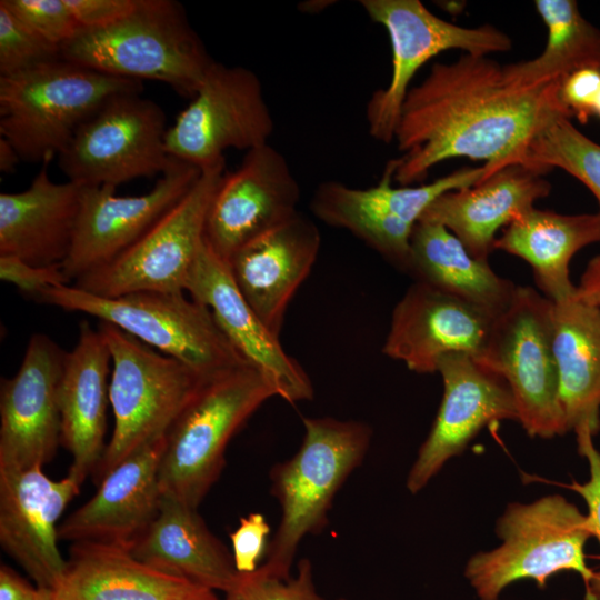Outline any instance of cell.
<instances>
[{
    "label": "cell",
    "instance_id": "cell-1",
    "mask_svg": "<svg viewBox=\"0 0 600 600\" xmlns=\"http://www.w3.org/2000/svg\"><path fill=\"white\" fill-rule=\"evenodd\" d=\"M559 82L517 88L488 56L436 62L403 101L394 140V181L411 186L451 158L484 160L488 177L521 162L531 140L558 117L572 119Z\"/></svg>",
    "mask_w": 600,
    "mask_h": 600
},
{
    "label": "cell",
    "instance_id": "cell-2",
    "mask_svg": "<svg viewBox=\"0 0 600 600\" xmlns=\"http://www.w3.org/2000/svg\"><path fill=\"white\" fill-rule=\"evenodd\" d=\"M61 59L124 79L169 84L192 98L214 60L173 0H139L122 20L81 29L63 44Z\"/></svg>",
    "mask_w": 600,
    "mask_h": 600
},
{
    "label": "cell",
    "instance_id": "cell-3",
    "mask_svg": "<svg viewBox=\"0 0 600 600\" xmlns=\"http://www.w3.org/2000/svg\"><path fill=\"white\" fill-rule=\"evenodd\" d=\"M496 534L500 544L474 553L464 567V578L480 600H499L520 580H533L543 589L562 571L578 573L588 592L594 571L584 550L592 528L587 513L563 496L509 503L496 522Z\"/></svg>",
    "mask_w": 600,
    "mask_h": 600
},
{
    "label": "cell",
    "instance_id": "cell-4",
    "mask_svg": "<svg viewBox=\"0 0 600 600\" xmlns=\"http://www.w3.org/2000/svg\"><path fill=\"white\" fill-rule=\"evenodd\" d=\"M272 397L276 390L250 363L204 377L166 434L162 494L198 509L220 477L229 441Z\"/></svg>",
    "mask_w": 600,
    "mask_h": 600
},
{
    "label": "cell",
    "instance_id": "cell-5",
    "mask_svg": "<svg viewBox=\"0 0 600 600\" xmlns=\"http://www.w3.org/2000/svg\"><path fill=\"white\" fill-rule=\"evenodd\" d=\"M302 421L304 437L299 450L270 473L281 518L261 567L281 577L290 576L301 540L327 526L336 493L362 462L372 437L370 426L361 421L330 417Z\"/></svg>",
    "mask_w": 600,
    "mask_h": 600
},
{
    "label": "cell",
    "instance_id": "cell-6",
    "mask_svg": "<svg viewBox=\"0 0 600 600\" xmlns=\"http://www.w3.org/2000/svg\"><path fill=\"white\" fill-rule=\"evenodd\" d=\"M142 81L58 59L0 76V134L21 161L61 153L78 129L109 99L141 92Z\"/></svg>",
    "mask_w": 600,
    "mask_h": 600
},
{
    "label": "cell",
    "instance_id": "cell-7",
    "mask_svg": "<svg viewBox=\"0 0 600 600\" xmlns=\"http://www.w3.org/2000/svg\"><path fill=\"white\" fill-rule=\"evenodd\" d=\"M183 292L140 291L104 298L63 284L49 288L38 301L97 317L201 377L249 363L220 329L211 310Z\"/></svg>",
    "mask_w": 600,
    "mask_h": 600
},
{
    "label": "cell",
    "instance_id": "cell-8",
    "mask_svg": "<svg viewBox=\"0 0 600 600\" xmlns=\"http://www.w3.org/2000/svg\"><path fill=\"white\" fill-rule=\"evenodd\" d=\"M98 330L111 354L114 429L91 474L97 486L124 459L164 438L204 378L113 324L101 322Z\"/></svg>",
    "mask_w": 600,
    "mask_h": 600
},
{
    "label": "cell",
    "instance_id": "cell-9",
    "mask_svg": "<svg viewBox=\"0 0 600 600\" xmlns=\"http://www.w3.org/2000/svg\"><path fill=\"white\" fill-rule=\"evenodd\" d=\"M553 307L540 291L517 286L477 358L504 379L518 422L532 438L551 439L569 432L553 352Z\"/></svg>",
    "mask_w": 600,
    "mask_h": 600
},
{
    "label": "cell",
    "instance_id": "cell-10",
    "mask_svg": "<svg viewBox=\"0 0 600 600\" xmlns=\"http://www.w3.org/2000/svg\"><path fill=\"white\" fill-rule=\"evenodd\" d=\"M224 166L222 160L201 170L187 193L139 240L109 263L76 280L74 287L104 298L140 291H186Z\"/></svg>",
    "mask_w": 600,
    "mask_h": 600
},
{
    "label": "cell",
    "instance_id": "cell-11",
    "mask_svg": "<svg viewBox=\"0 0 600 600\" xmlns=\"http://www.w3.org/2000/svg\"><path fill=\"white\" fill-rule=\"evenodd\" d=\"M368 17L388 32L392 48V71L388 86L369 99L366 109L372 138L394 140L403 101L419 69L440 52L460 49L489 56L509 51L510 37L491 24L464 28L432 13L419 0H361Z\"/></svg>",
    "mask_w": 600,
    "mask_h": 600
},
{
    "label": "cell",
    "instance_id": "cell-12",
    "mask_svg": "<svg viewBox=\"0 0 600 600\" xmlns=\"http://www.w3.org/2000/svg\"><path fill=\"white\" fill-rule=\"evenodd\" d=\"M396 159L384 167L379 182L358 189L339 181L321 182L310 208L322 222L344 229L404 271L410 240L427 208L441 194L472 187L488 177L486 164L461 169L419 186L393 187Z\"/></svg>",
    "mask_w": 600,
    "mask_h": 600
},
{
    "label": "cell",
    "instance_id": "cell-13",
    "mask_svg": "<svg viewBox=\"0 0 600 600\" xmlns=\"http://www.w3.org/2000/svg\"><path fill=\"white\" fill-rule=\"evenodd\" d=\"M167 117L139 92L109 99L58 154L68 181L116 187L163 173L173 158L166 150Z\"/></svg>",
    "mask_w": 600,
    "mask_h": 600
},
{
    "label": "cell",
    "instance_id": "cell-14",
    "mask_svg": "<svg viewBox=\"0 0 600 600\" xmlns=\"http://www.w3.org/2000/svg\"><path fill=\"white\" fill-rule=\"evenodd\" d=\"M274 121L258 76L214 61L189 106L166 134L172 158L200 170L224 160L227 149L249 151L269 143Z\"/></svg>",
    "mask_w": 600,
    "mask_h": 600
},
{
    "label": "cell",
    "instance_id": "cell-15",
    "mask_svg": "<svg viewBox=\"0 0 600 600\" xmlns=\"http://www.w3.org/2000/svg\"><path fill=\"white\" fill-rule=\"evenodd\" d=\"M437 372L443 383L442 400L432 427L407 476V489L420 492L453 457L488 424L518 421L512 393L504 379L476 357L444 354Z\"/></svg>",
    "mask_w": 600,
    "mask_h": 600
},
{
    "label": "cell",
    "instance_id": "cell-16",
    "mask_svg": "<svg viewBox=\"0 0 600 600\" xmlns=\"http://www.w3.org/2000/svg\"><path fill=\"white\" fill-rule=\"evenodd\" d=\"M301 190L283 154L267 143L223 172L211 200L204 240L224 262L244 244L297 216Z\"/></svg>",
    "mask_w": 600,
    "mask_h": 600
},
{
    "label": "cell",
    "instance_id": "cell-17",
    "mask_svg": "<svg viewBox=\"0 0 600 600\" xmlns=\"http://www.w3.org/2000/svg\"><path fill=\"white\" fill-rule=\"evenodd\" d=\"M196 166L173 158L153 188L116 196V187H83L70 252L62 263L69 281L109 263L139 240L200 177Z\"/></svg>",
    "mask_w": 600,
    "mask_h": 600
},
{
    "label": "cell",
    "instance_id": "cell-18",
    "mask_svg": "<svg viewBox=\"0 0 600 600\" xmlns=\"http://www.w3.org/2000/svg\"><path fill=\"white\" fill-rule=\"evenodd\" d=\"M67 352L49 337L30 338L17 373L1 381L0 469L43 467L61 443L58 387Z\"/></svg>",
    "mask_w": 600,
    "mask_h": 600
},
{
    "label": "cell",
    "instance_id": "cell-19",
    "mask_svg": "<svg viewBox=\"0 0 600 600\" xmlns=\"http://www.w3.org/2000/svg\"><path fill=\"white\" fill-rule=\"evenodd\" d=\"M80 486L68 474L52 480L41 467L0 469V544L38 588L56 589L66 572L57 522Z\"/></svg>",
    "mask_w": 600,
    "mask_h": 600
},
{
    "label": "cell",
    "instance_id": "cell-20",
    "mask_svg": "<svg viewBox=\"0 0 600 600\" xmlns=\"http://www.w3.org/2000/svg\"><path fill=\"white\" fill-rule=\"evenodd\" d=\"M184 290L211 310L232 346L268 379L277 397L290 403L313 398V386L304 369L257 316L237 288L228 263L204 239Z\"/></svg>",
    "mask_w": 600,
    "mask_h": 600
},
{
    "label": "cell",
    "instance_id": "cell-21",
    "mask_svg": "<svg viewBox=\"0 0 600 600\" xmlns=\"http://www.w3.org/2000/svg\"><path fill=\"white\" fill-rule=\"evenodd\" d=\"M496 318L428 284L413 281L393 308L382 347L417 373L437 372L448 353L479 358Z\"/></svg>",
    "mask_w": 600,
    "mask_h": 600
},
{
    "label": "cell",
    "instance_id": "cell-22",
    "mask_svg": "<svg viewBox=\"0 0 600 600\" xmlns=\"http://www.w3.org/2000/svg\"><path fill=\"white\" fill-rule=\"evenodd\" d=\"M164 440L147 444L110 471L92 498L59 524V540L130 551L160 509L159 466Z\"/></svg>",
    "mask_w": 600,
    "mask_h": 600
},
{
    "label": "cell",
    "instance_id": "cell-23",
    "mask_svg": "<svg viewBox=\"0 0 600 600\" xmlns=\"http://www.w3.org/2000/svg\"><path fill=\"white\" fill-rule=\"evenodd\" d=\"M320 243L314 222L299 212L241 247L228 262L242 297L278 337L292 297L318 258Z\"/></svg>",
    "mask_w": 600,
    "mask_h": 600
},
{
    "label": "cell",
    "instance_id": "cell-24",
    "mask_svg": "<svg viewBox=\"0 0 600 600\" xmlns=\"http://www.w3.org/2000/svg\"><path fill=\"white\" fill-rule=\"evenodd\" d=\"M544 173L519 163L507 166L472 187L439 196L420 220L446 227L474 258L489 261L498 230L551 192Z\"/></svg>",
    "mask_w": 600,
    "mask_h": 600
},
{
    "label": "cell",
    "instance_id": "cell-25",
    "mask_svg": "<svg viewBox=\"0 0 600 600\" xmlns=\"http://www.w3.org/2000/svg\"><path fill=\"white\" fill-rule=\"evenodd\" d=\"M110 363L103 336L82 321L78 342L66 354L58 387L61 443L72 457L68 476L79 484L93 473L107 448Z\"/></svg>",
    "mask_w": 600,
    "mask_h": 600
},
{
    "label": "cell",
    "instance_id": "cell-26",
    "mask_svg": "<svg viewBox=\"0 0 600 600\" xmlns=\"http://www.w3.org/2000/svg\"><path fill=\"white\" fill-rule=\"evenodd\" d=\"M52 158L41 162L29 188L0 194V256L41 267L62 264L68 257L83 187L52 181L48 172Z\"/></svg>",
    "mask_w": 600,
    "mask_h": 600
},
{
    "label": "cell",
    "instance_id": "cell-27",
    "mask_svg": "<svg viewBox=\"0 0 600 600\" xmlns=\"http://www.w3.org/2000/svg\"><path fill=\"white\" fill-rule=\"evenodd\" d=\"M130 552L156 570L212 591L226 593L240 574L232 554L197 509L166 494L156 519Z\"/></svg>",
    "mask_w": 600,
    "mask_h": 600
},
{
    "label": "cell",
    "instance_id": "cell-28",
    "mask_svg": "<svg viewBox=\"0 0 600 600\" xmlns=\"http://www.w3.org/2000/svg\"><path fill=\"white\" fill-rule=\"evenodd\" d=\"M53 593L54 600H202L214 591L156 570L129 550L74 542Z\"/></svg>",
    "mask_w": 600,
    "mask_h": 600
},
{
    "label": "cell",
    "instance_id": "cell-29",
    "mask_svg": "<svg viewBox=\"0 0 600 600\" xmlns=\"http://www.w3.org/2000/svg\"><path fill=\"white\" fill-rule=\"evenodd\" d=\"M600 242V212L562 214L531 208L497 238L494 249L524 260L540 292L553 302L574 294L570 262L581 249Z\"/></svg>",
    "mask_w": 600,
    "mask_h": 600
},
{
    "label": "cell",
    "instance_id": "cell-30",
    "mask_svg": "<svg viewBox=\"0 0 600 600\" xmlns=\"http://www.w3.org/2000/svg\"><path fill=\"white\" fill-rule=\"evenodd\" d=\"M553 352L560 402L576 438L600 430V308L573 296L554 302Z\"/></svg>",
    "mask_w": 600,
    "mask_h": 600
},
{
    "label": "cell",
    "instance_id": "cell-31",
    "mask_svg": "<svg viewBox=\"0 0 600 600\" xmlns=\"http://www.w3.org/2000/svg\"><path fill=\"white\" fill-rule=\"evenodd\" d=\"M404 272L492 318L508 308L517 289L489 261L474 258L446 227L424 220L413 229Z\"/></svg>",
    "mask_w": 600,
    "mask_h": 600
},
{
    "label": "cell",
    "instance_id": "cell-32",
    "mask_svg": "<svg viewBox=\"0 0 600 600\" xmlns=\"http://www.w3.org/2000/svg\"><path fill=\"white\" fill-rule=\"evenodd\" d=\"M548 30L538 57L502 66L504 80L517 88H534L562 80L584 67H600V30L581 13L574 0H536Z\"/></svg>",
    "mask_w": 600,
    "mask_h": 600
},
{
    "label": "cell",
    "instance_id": "cell-33",
    "mask_svg": "<svg viewBox=\"0 0 600 600\" xmlns=\"http://www.w3.org/2000/svg\"><path fill=\"white\" fill-rule=\"evenodd\" d=\"M520 164L549 172L560 168L594 196L600 212V144L584 136L567 117L547 124L529 143Z\"/></svg>",
    "mask_w": 600,
    "mask_h": 600
},
{
    "label": "cell",
    "instance_id": "cell-34",
    "mask_svg": "<svg viewBox=\"0 0 600 600\" xmlns=\"http://www.w3.org/2000/svg\"><path fill=\"white\" fill-rule=\"evenodd\" d=\"M61 59L49 43L0 3V76H11Z\"/></svg>",
    "mask_w": 600,
    "mask_h": 600
},
{
    "label": "cell",
    "instance_id": "cell-35",
    "mask_svg": "<svg viewBox=\"0 0 600 600\" xmlns=\"http://www.w3.org/2000/svg\"><path fill=\"white\" fill-rule=\"evenodd\" d=\"M224 594L223 600H326L316 590L312 566L307 558L300 561L294 577L276 576L261 566L251 573H240Z\"/></svg>",
    "mask_w": 600,
    "mask_h": 600
},
{
    "label": "cell",
    "instance_id": "cell-36",
    "mask_svg": "<svg viewBox=\"0 0 600 600\" xmlns=\"http://www.w3.org/2000/svg\"><path fill=\"white\" fill-rule=\"evenodd\" d=\"M0 3L60 50L81 30L64 0H1Z\"/></svg>",
    "mask_w": 600,
    "mask_h": 600
},
{
    "label": "cell",
    "instance_id": "cell-37",
    "mask_svg": "<svg viewBox=\"0 0 600 600\" xmlns=\"http://www.w3.org/2000/svg\"><path fill=\"white\" fill-rule=\"evenodd\" d=\"M576 439L579 454L588 461L589 479L583 483L572 481L568 488L578 493L586 502L593 537L598 539L600 544V451L594 446L593 436L584 434ZM599 596L600 568L594 571L584 600H594Z\"/></svg>",
    "mask_w": 600,
    "mask_h": 600
},
{
    "label": "cell",
    "instance_id": "cell-38",
    "mask_svg": "<svg viewBox=\"0 0 600 600\" xmlns=\"http://www.w3.org/2000/svg\"><path fill=\"white\" fill-rule=\"evenodd\" d=\"M559 99L571 118L587 123L600 102V67L578 69L559 82Z\"/></svg>",
    "mask_w": 600,
    "mask_h": 600
},
{
    "label": "cell",
    "instance_id": "cell-39",
    "mask_svg": "<svg viewBox=\"0 0 600 600\" xmlns=\"http://www.w3.org/2000/svg\"><path fill=\"white\" fill-rule=\"evenodd\" d=\"M0 278L37 300L49 288L69 283L62 264L33 266L12 256H0Z\"/></svg>",
    "mask_w": 600,
    "mask_h": 600
},
{
    "label": "cell",
    "instance_id": "cell-40",
    "mask_svg": "<svg viewBox=\"0 0 600 600\" xmlns=\"http://www.w3.org/2000/svg\"><path fill=\"white\" fill-rule=\"evenodd\" d=\"M270 527L262 513L253 512L240 519L239 527L230 534L232 559L239 573H251L267 553Z\"/></svg>",
    "mask_w": 600,
    "mask_h": 600
},
{
    "label": "cell",
    "instance_id": "cell-41",
    "mask_svg": "<svg viewBox=\"0 0 600 600\" xmlns=\"http://www.w3.org/2000/svg\"><path fill=\"white\" fill-rule=\"evenodd\" d=\"M81 29H100L129 16L139 0H64Z\"/></svg>",
    "mask_w": 600,
    "mask_h": 600
},
{
    "label": "cell",
    "instance_id": "cell-42",
    "mask_svg": "<svg viewBox=\"0 0 600 600\" xmlns=\"http://www.w3.org/2000/svg\"><path fill=\"white\" fill-rule=\"evenodd\" d=\"M38 587H32L26 579L8 566L0 568V600H37Z\"/></svg>",
    "mask_w": 600,
    "mask_h": 600
},
{
    "label": "cell",
    "instance_id": "cell-43",
    "mask_svg": "<svg viewBox=\"0 0 600 600\" xmlns=\"http://www.w3.org/2000/svg\"><path fill=\"white\" fill-rule=\"evenodd\" d=\"M573 297L586 304L600 308V253L588 262Z\"/></svg>",
    "mask_w": 600,
    "mask_h": 600
},
{
    "label": "cell",
    "instance_id": "cell-44",
    "mask_svg": "<svg viewBox=\"0 0 600 600\" xmlns=\"http://www.w3.org/2000/svg\"><path fill=\"white\" fill-rule=\"evenodd\" d=\"M21 161L18 152L12 144L4 138H0V170L3 173L10 174L16 171L18 163Z\"/></svg>",
    "mask_w": 600,
    "mask_h": 600
},
{
    "label": "cell",
    "instance_id": "cell-45",
    "mask_svg": "<svg viewBox=\"0 0 600 600\" xmlns=\"http://www.w3.org/2000/svg\"><path fill=\"white\" fill-rule=\"evenodd\" d=\"M328 3H333V1H307L306 3H300L299 8L308 13H317L330 6Z\"/></svg>",
    "mask_w": 600,
    "mask_h": 600
},
{
    "label": "cell",
    "instance_id": "cell-46",
    "mask_svg": "<svg viewBox=\"0 0 600 600\" xmlns=\"http://www.w3.org/2000/svg\"><path fill=\"white\" fill-rule=\"evenodd\" d=\"M37 600H54L53 590L48 588H38Z\"/></svg>",
    "mask_w": 600,
    "mask_h": 600
},
{
    "label": "cell",
    "instance_id": "cell-47",
    "mask_svg": "<svg viewBox=\"0 0 600 600\" xmlns=\"http://www.w3.org/2000/svg\"><path fill=\"white\" fill-rule=\"evenodd\" d=\"M202 600H219V599L217 598L216 594H212V596H210V597H208L206 599H202Z\"/></svg>",
    "mask_w": 600,
    "mask_h": 600
},
{
    "label": "cell",
    "instance_id": "cell-48",
    "mask_svg": "<svg viewBox=\"0 0 600 600\" xmlns=\"http://www.w3.org/2000/svg\"><path fill=\"white\" fill-rule=\"evenodd\" d=\"M594 600H600V596H599V597H597V598H596Z\"/></svg>",
    "mask_w": 600,
    "mask_h": 600
}]
</instances>
